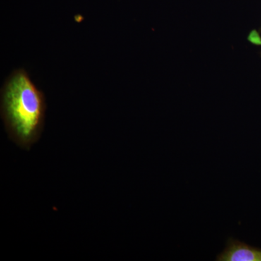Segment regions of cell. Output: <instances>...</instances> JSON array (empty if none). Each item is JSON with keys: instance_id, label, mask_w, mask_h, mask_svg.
<instances>
[{"instance_id": "cell-1", "label": "cell", "mask_w": 261, "mask_h": 261, "mask_svg": "<svg viewBox=\"0 0 261 261\" xmlns=\"http://www.w3.org/2000/svg\"><path fill=\"white\" fill-rule=\"evenodd\" d=\"M0 111L10 140L21 149L29 150L37 143L45 121V95L29 76L18 68L11 72L1 89Z\"/></svg>"}, {"instance_id": "cell-2", "label": "cell", "mask_w": 261, "mask_h": 261, "mask_svg": "<svg viewBox=\"0 0 261 261\" xmlns=\"http://www.w3.org/2000/svg\"><path fill=\"white\" fill-rule=\"evenodd\" d=\"M217 261H261V248L250 246L230 238L226 248L216 257Z\"/></svg>"}, {"instance_id": "cell-3", "label": "cell", "mask_w": 261, "mask_h": 261, "mask_svg": "<svg viewBox=\"0 0 261 261\" xmlns=\"http://www.w3.org/2000/svg\"><path fill=\"white\" fill-rule=\"evenodd\" d=\"M247 41L254 45L261 46V36L256 29H253L249 33Z\"/></svg>"}]
</instances>
